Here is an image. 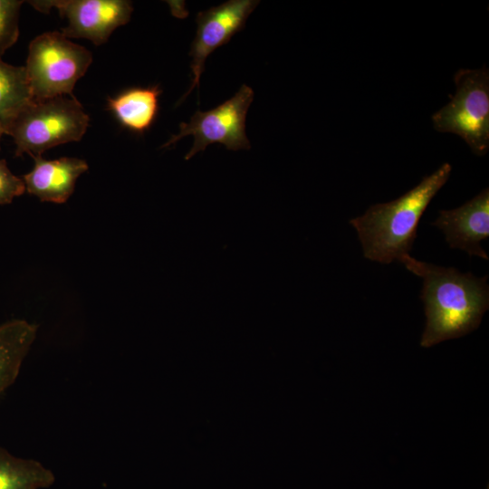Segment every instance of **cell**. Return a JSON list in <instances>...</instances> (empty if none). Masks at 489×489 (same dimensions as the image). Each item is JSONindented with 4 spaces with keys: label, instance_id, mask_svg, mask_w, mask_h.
Segmentation results:
<instances>
[{
    "label": "cell",
    "instance_id": "cell-6",
    "mask_svg": "<svg viewBox=\"0 0 489 489\" xmlns=\"http://www.w3.org/2000/svg\"><path fill=\"white\" fill-rule=\"evenodd\" d=\"M254 100V91L243 84L229 100L208 111H196L188 123L181 122L179 133L161 146L168 148L182 138L192 135L194 144L185 159L204 151L210 144L218 143L227 149H249L251 148L245 133V119Z\"/></svg>",
    "mask_w": 489,
    "mask_h": 489
},
{
    "label": "cell",
    "instance_id": "cell-12",
    "mask_svg": "<svg viewBox=\"0 0 489 489\" xmlns=\"http://www.w3.org/2000/svg\"><path fill=\"white\" fill-rule=\"evenodd\" d=\"M161 91L158 85L128 89L108 99V109L123 127L143 134L157 118Z\"/></svg>",
    "mask_w": 489,
    "mask_h": 489
},
{
    "label": "cell",
    "instance_id": "cell-15",
    "mask_svg": "<svg viewBox=\"0 0 489 489\" xmlns=\"http://www.w3.org/2000/svg\"><path fill=\"white\" fill-rule=\"evenodd\" d=\"M24 1L0 0V58L19 36V14Z\"/></svg>",
    "mask_w": 489,
    "mask_h": 489
},
{
    "label": "cell",
    "instance_id": "cell-1",
    "mask_svg": "<svg viewBox=\"0 0 489 489\" xmlns=\"http://www.w3.org/2000/svg\"><path fill=\"white\" fill-rule=\"evenodd\" d=\"M401 263L423 279L420 298L427 318L420 346L430 348L475 330L489 307L487 276L475 277L454 267L418 261L410 254Z\"/></svg>",
    "mask_w": 489,
    "mask_h": 489
},
{
    "label": "cell",
    "instance_id": "cell-9",
    "mask_svg": "<svg viewBox=\"0 0 489 489\" xmlns=\"http://www.w3.org/2000/svg\"><path fill=\"white\" fill-rule=\"evenodd\" d=\"M433 225L446 236L450 248L465 251L470 256L476 255L488 260L480 243L489 236V190L483 189L478 195L459 207L440 210Z\"/></svg>",
    "mask_w": 489,
    "mask_h": 489
},
{
    "label": "cell",
    "instance_id": "cell-11",
    "mask_svg": "<svg viewBox=\"0 0 489 489\" xmlns=\"http://www.w3.org/2000/svg\"><path fill=\"white\" fill-rule=\"evenodd\" d=\"M37 330L36 324L20 319L0 325V395L17 379Z\"/></svg>",
    "mask_w": 489,
    "mask_h": 489
},
{
    "label": "cell",
    "instance_id": "cell-4",
    "mask_svg": "<svg viewBox=\"0 0 489 489\" xmlns=\"http://www.w3.org/2000/svg\"><path fill=\"white\" fill-rule=\"evenodd\" d=\"M92 62L91 53L62 33L45 32L29 44L25 71L34 101L72 96Z\"/></svg>",
    "mask_w": 489,
    "mask_h": 489
},
{
    "label": "cell",
    "instance_id": "cell-2",
    "mask_svg": "<svg viewBox=\"0 0 489 489\" xmlns=\"http://www.w3.org/2000/svg\"><path fill=\"white\" fill-rule=\"evenodd\" d=\"M451 165L445 163L400 197L369 206L350 220L356 229L365 258L380 264L401 263L409 254L426 208L446 184Z\"/></svg>",
    "mask_w": 489,
    "mask_h": 489
},
{
    "label": "cell",
    "instance_id": "cell-14",
    "mask_svg": "<svg viewBox=\"0 0 489 489\" xmlns=\"http://www.w3.org/2000/svg\"><path fill=\"white\" fill-rule=\"evenodd\" d=\"M33 101L25 67L8 64L0 58V123L4 129Z\"/></svg>",
    "mask_w": 489,
    "mask_h": 489
},
{
    "label": "cell",
    "instance_id": "cell-16",
    "mask_svg": "<svg viewBox=\"0 0 489 489\" xmlns=\"http://www.w3.org/2000/svg\"><path fill=\"white\" fill-rule=\"evenodd\" d=\"M24 192L23 179L11 172L5 159H0V206L12 203L14 197Z\"/></svg>",
    "mask_w": 489,
    "mask_h": 489
},
{
    "label": "cell",
    "instance_id": "cell-13",
    "mask_svg": "<svg viewBox=\"0 0 489 489\" xmlns=\"http://www.w3.org/2000/svg\"><path fill=\"white\" fill-rule=\"evenodd\" d=\"M54 481L53 472L39 461L14 456L0 447V489H43Z\"/></svg>",
    "mask_w": 489,
    "mask_h": 489
},
{
    "label": "cell",
    "instance_id": "cell-8",
    "mask_svg": "<svg viewBox=\"0 0 489 489\" xmlns=\"http://www.w3.org/2000/svg\"><path fill=\"white\" fill-rule=\"evenodd\" d=\"M258 4L257 0H229L197 14L196 36L189 52L192 57V84L182 100L195 87L199 88L206 58L244 29L248 16Z\"/></svg>",
    "mask_w": 489,
    "mask_h": 489
},
{
    "label": "cell",
    "instance_id": "cell-7",
    "mask_svg": "<svg viewBox=\"0 0 489 489\" xmlns=\"http://www.w3.org/2000/svg\"><path fill=\"white\" fill-rule=\"evenodd\" d=\"M35 9L49 12L56 7L68 21L62 28L67 38H85L95 45L107 42L113 31L126 24L133 11L132 3L126 0H59L30 1Z\"/></svg>",
    "mask_w": 489,
    "mask_h": 489
},
{
    "label": "cell",
    "instance_id": "cell-3",
    "mask_svg": "<svg viewBox=\"0 0 489 489\" xmlns=\"http://www.w3.org/2000/svg\"><path fill=\"white\" fill-rule=\"evenodd\" d=\"M90 118L72 96L33 101L5 129L16 146L15 157L32 158L58 145L79 141L89 127Z\"/></svg>",
    "mask_w": 489,
    "mask_h": 489
},
{
    "label": "cell",
    "instance_id": "cell-5",
    "mask_svg": "<svg viewBox=\"0 0 489 489\" xmlns=\"http://www.w3.org/2000/svg\"><path fill=\"white\" fill-rule=\"evenodd\" d=\"M454 82L455 94L432 115L434 128L458 135L475 154L484 156L489 149V71L460 69Z\"/></svg>",
    "mask_w": 489,
    "mask_h": 489
},
{
    "label": "cell",
    "instance_id": "cell-10",
    "mask_svg": "<svg viewBox=\"0 0 489 489\" xmlns=\"http://www.w3.org/2000/svg\"><path fill=\"white\" fill-rule=\"evenodd\" d=\"M33 158L34 168L22 179L25 191L43 202H66L74 191L78 177L89 168L85 160L78 158L47 160L38 156Z\"/></svg>",
    "mask_w": 489,
    "mask_h": 489
},
{
    "label": "cell",
    "instance_id": "cell-17",
    "mask_svg": "<svg viewBox=\"0 0 489 489\" xmlns=\"http://www.w3.org/2000/svg\"><path fill=\"white\" fill-rule=\"evenodd\" d=\"M3 134H5V129H4V127L2 126V124L0 123V141H1V138H2ZM0 149H1V146H0Z\"/></svg>",
    "mask_w": 489,
    "mask_h": 489
}]
</instances>
